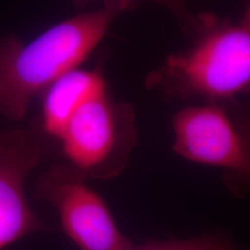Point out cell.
<instances>
[{"instance_id": "1", "label": "cell", "mask_w": 250, "mask_h": 250, "mask_svg": "<svg viewBox=\"0 0 250 250\" xmlns=\"http://www.w3.org/2000/svg\"><path fill=\"white\" fill-rule=\"evenodd\" d=\"M125 9L104 5L50 27L29 42L0 39V114L21 121L35 96L76 70L104 39Z\"/></svg>"}, {"instance_id": "2", "label": "cell", "mask_w": 250, "mask_h": 250, "mask_svg": "<svg viewBox=\"0 0 250 250\" xmlns=\"http://www.w3.org/2000/svg\"><path fill=\"white\" fill-rule=\"evenodd\" d=\"M191 46L170 55L149 74L151 87L168 95L206 103L233 100L250 88V29L203 17Z\"/></svg>"}, {"instance_id": "3", "label": "cell", "mask_w": 250, "mask_h": 250, "mask_svg": "<svg viewBox=\"0 0 250 250\" xmlns=\"http://www.w3.org/2000/svg\"><path fill=\"white\" fill-rule=\"evenodd\" d=\"M136 142L133 108L107 92L78 109L58 144L67 164L87 179L110 180L123 173Z\"/></svg>"}, {"instance_id": "4", "label": "cell", "mask_w": 250, "mask_h": 250, "mask_svg": "<svg viewBox=\"0 0 250 250\" xmlns=\"http://www.w3.org/2000/svg\"><path fill=\"white\" fill-rule=\"evenodd\" d=\"M34 196L54 206L62 229L79 250H130L134 246L85 175L67 162L43 170Z\"/></svg>"}, {"instance_id": "5", "label": "cell", "mask_w": 250, "mask_h": 250, "mask_svg": "<svg viewBox=\"0 0 250 250\" xmlns=\"http://www.w3.org/2000/svg\"><path fill=\"white\" fill-rule=\"evenodd\" d=\"M173 148L197 164L223 168L250 188V140L219 103L189 105L173 117Z\"/></svg>"}, {"instance_id": "6", "label": "cell", "mask_w": 250, "mask_h": 250, "mask_svg": "<svg viewBox=\"0 0 250 250\" xmlns=\"http://www.w3.org/2000/svg\"><path fill=\"white\" fill-rule=\"evenodd\" d=\"M48 153L42 137L14 129L0 133V250L50 227L33 210L24 183Z\"/></svg>"}, {"instance_id": "7", "label": "cell", "mask_w": 250, "mask_h": 250, "mask_svg": "<svg viewBox=\"0 0 250 250\" xmlns=\"http://www.w3.org/2000/svg\"><path fill=\"white\" fill-rule=\"evenodd\" d=\"M107 92V81L100 70L78 67L58 78L42 93L41 127L44 136L58 143L78 109Z\"/></svg>"}, {"instance_id": "8", "label": "cell", "mask_w": 250, "mask_h": 250, "mask_svg": "<svg viewBox=\"0 0 250 250\" xmlns=\"http://www.w3.org/2000/svg\"><path fill=\"white\" fill-rule=\"evenodd\" d=\"M130 250H246L223 236L203 235L191 240L152 241L142 246L134 245Z\"/></svg>"}, {"instance_id": "9", "label": "cell", "mask_w": 250, "mask_h": 250, "mask_svg": "<svg viewBox=\"0 0 250 250\" xmlns=\"http://www.w3.org/2000/svg\"><path fill=\"white\" fill-rule=\"evenodd\" d=\"M95 1H102L104 5H111V6H118V7L123 8L126 11L132 7L133 5H136L138 1H152L155 4H160L165 7L169 8L174 14H176L181 20L186 23L188 29H193L197 30L202 23V18L195 19L192 15H190L188 12L184 9L181 0H73V2L78 7L83 8L85 6L89 5L90 2Z\"/></svg>"}, {"instance_id": "10", "label": "cell", "mask_w": 250, "mask_h": 250, "mask_svg": "<svg viewBox=\"0 0 250 250\" xmlns=\"http://www.w3.org/2000/svg\"><path fill=\"white\" fill-rule=\"evenodd\" d=\"M233 117L235 118L236 123L241 127L246 136L250 140V103L248 104H240L233 112Z\"/></svg>"}, {"instance_id": "11", "label": "cell", "mask_w": 250, "mask_h": 250, "mask_svg": "<svg viewBox=\"0 0 250 250\" xmlns=\"http://www.w3.org/2000/svg\"><path fill=\"white\" fill-rule=\"evenodd\" d=\"M241 23L245 24L246 27H248L250 29V1H249V4L247 5V7L245 9V13H243Z\"/></svg>"}]
</instances>
